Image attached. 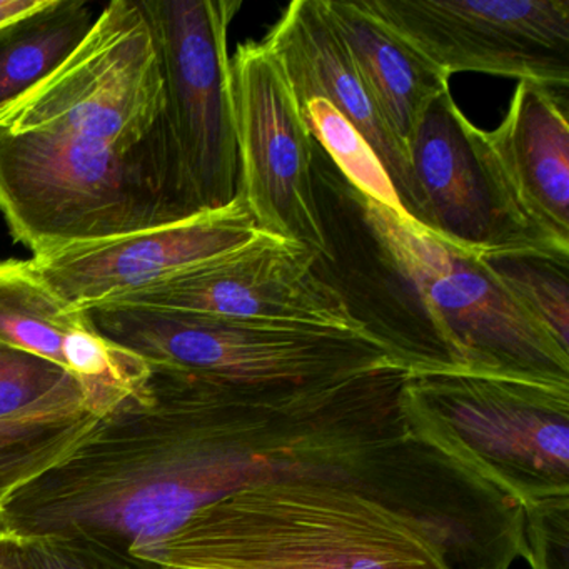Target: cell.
<instances>
[{
	"mask_svg": "<svg viewBox=\"0 0 569 569\" xmlns=\"http://www.w3.org/2000/svg\"><path fill=\"white\" fill-rule=\"evenodd\" d=\"M138 395L0 511L18 541L72 538L121 555L156 545L242 489L356 461L392 436L369 375L238 385L151 365Z\"/></svg>",
	"mask_w": 569,
	"mask_h": 569,
	"instance_id": "6da1fadb",
	"label": "cell"
},
{
	"mask_svg": "<svg viewBox=\"0 0 569 569\" xmlns=\"http://www.w3.org/2000/svg\"><path fill=\"white\" fill-rule=\"evenodd\" d=\"M129 556L159 569H509L526 558L525 511L408 435L211 502Z\"/></svg>",
	"mask_w": 569,
	"mask_h": 569,
	"instance_id": "7a4b0ae2",
	"label": "cell"
},
{
	"mask_svg": "<svg viewBox=\"0 0 569 569\" xmlns=\"http://www.w3.org/2000/svg\"><path fill=\"white\" fill-rule=\"evenodd\" d=\"M315 191L326 244L316 271L395 365L569 385V351L478 254L359 191L316 142Z\"/></svg>",
	"mask_w": 569,
	"mask_h": 569,
	"instance_id": "3957f363",
	"label": "cell"
},
{
	"mask_svg": "<svg viewBox=\"0 0 569 569\" xmlns=\"http://www.w3.org/2000/svg\"><path fill=\"white\" fill-rule=\"evenodd\" d=\"M196 214L162 119L128 151L59 132L0 128V216L34 256Z\"/></svg>",
	"mask_w": 569,
	"mask_h": 569,
	"instance_id": "277c9868",
	"label": "cell"
},
{
	"mask_svg": "<svg viewBox=\"0 0 569 569\" xmlns=\"http://www.w3.org/2000/svg\"><path fill=\"white\" fill-rule=\"evenodd\" d=\"M401 408L411 435L522 508L569 496V385L478 372H408Z\"/></svg>",
	"mask_w": 569,
	"mask_h": 569,
	"instance_id": "5b68a950",
	"label": "cell"
},
{
	"mask_svg": "<svg viewBox=\"0 0 569 569\" xmlns=\"http://www.w3.org/2000/svg\"><path fill=\"white\" fill-rule=\"evenodd\" d=\"M84 312L101 335L149 365L238 385H328L398 366L362 332L139 306L101 305Z\"/></svg>",
	"mask_w": 569,
	"mask_h": 569,
	"instance_id": "8992f818",
	"label": "cell"
},
{
	"mask_svg": "<svg viewBox=\"0 0 569 569\" xmlns=\"http://www.w3.org/2000/svg\"><path fill=\"white\" fill-rule=\"evenodd\" d=\"M166 109L161 59L136 0H114L41 82L0 111V128L46 131L136 148Z\"/></svg>",
	"mask_w": 569,
	"mask_h": 569,
	"instance_id": "52a82bcc",
	"label": "cell"
},
{
	"mask_svg": "<svg viewBox=\"0 0 569 569\" xmlns=\"http://www.w3.org/2000/svg\"><path fill=\"white\" fill-rule=\"evenodd\" d=\"M166 84L162 126L198 212L239 198V152L228 34L238 0H139Z\"/></svg>",
	"mask_w": 569,
	"mask_h": 569,
	"instance_id": "ba28073f",
	"label": "cell"
},
{
	"mask_svg": "<svg viewBox=\"0 0 569 569\" xmlns=\"http://www.w3.org/2000/svg\"><path fill=\"white\" fill-rule=\"evenodd\" d=\"M442 74L569 86V0H365Z\"/></svg>",
	"mask_w": 569,
	"mask_h": 569,
	"instance_id": "9c48e42d",
	"label": "cell"
},
{
	"mask_svg": "<svg viewBox=\"0 0 569 569\" xmlns=\"http://www.w3.org/2000/svg\"><path fill=\"white\" fill-rule=\"evenodd\" d=\"M239 198L262 232L325 252L315 191V141L281 62L264 42L229 59Z\"/></svg>",
	"mask_w": 569,
	"mask_h": 569,
	"instance_id": "30bf717a",
	"label": "cell"
},
{
	"mask_svg": "<svg viewBox=\"0 0 569 569\" xmlns=\"http://www.w3.org/2000/svg\"><path fill=\"white\" fill-rule=\"evenodd\" d=\"M316 261L306 246L261 231L239 248L102 305L362 332Z\"/></svg>",
	"mask_w": 569,
	"mask_h": 569,
	"instance_id": "8fae6325",
	"label": "cell"
},
{
	"mask_svg": "<svg viewBox=\"0 0 569 569\" xmlns=\"http://www.w3.org/2000/svg\"><path fill=\"white\" fill-rule=\"evenodd\" d=\"M408 158L425 211L422 228L478 256L556 248L522 221L486 131L462 114L449 89L419 119Z\"/></svg>",
	"mask_w": 569,
	"mask_h": 569,
	"instance_id": "7c38bea8",
	"label": "cell"
},
{
	"mask_svg": "<svg viewBox=\"0 0 569 569\" xmlns=\"http://www.w3.org/2000/svg\"><path fill=\"white\" fill-rule=\"evenodd\" d=\"M259 232L248 206L238 198L228 208L171 224L34 256L31 264L66 308L88 311L224 254Z\"/></svg>",
	"mask_w": 569,
	"mask_h": 569,
	"instance_id": "4fadbf2b",
	"label": "cell"
},
{
	"mask_svg": "<svg viewBox=\"0 0 569 569\" xmlns=\"http://www.w3.org/2000/svg\"><path fill=\"white\" fill-rule=\"evenodd\" d=\"M266 48L281 62L296 99H326L371 146L402 212L422 226L425 211L408 154L379 114L325 0H295L269 31Z\"/></svg>",
	"mask_w": 569,
	"mask_h": 569,
	"instance_id": "5bb4252c",
	"label": "cell"
},
{
	"mask_svg": "<svg viewBox=\"0 0 569 569\" xmlns=\"http://www.w3.org/2000/svg\"><path fill=\"white\" fill-rule=\"evenodd\" d=\"M519 216L541 241L569 251L568 102L519 81L508 112L486 132Z\"/></svg>",
	"mask_w": 569,
	"mask_h": 569,
	"instance_id": "9a60e30c",
	"label": "cell"
},
{
	"mask_svg": "<svg viewBox=\"0 0 569 569\" xmlns=\"http://www.w3.org/2000/svg\"><path fill=\"white\" fill-rule=\"evenodd\" d=\"M362 82L396 141L408 142L432 101L449 89V78L409 48L365 0H325Z\"/></svg>",
	"mask_w": 569,
	"mask_h": 569,
	"instance_id": "2e32d148",
	"label": "cell"
},
{
	"mask_svg": "<svg viewBox=\"0 0 569 569\" xmlns=\"http://www.w3.org/2000/svg\"><path fill=\"white\" fill-rule=\"evenodd\" d=\"M99 421L82 406L78 385L0 418V511L19 489L76 451Z\"/></svg>",
	"mask_w": 569,
	"mask_h": 569,
	"instance_id": "e0dca14e",
	"label": "cell"
},
{
	"mask_svg": "<svg viewBox=\"0 0 569 569\" xmlns=\"http://www.w3.org/2000/svg\"><path fill=\"white\" fill-rule=\"evenodd\" d=\"M81 0H46L38 11L0 28V111L54 71L91 29Z\"/></svg>",
	"mask_w": 569,
	"mask_h": 569,
	"instance_id": "ac0fdd59",
	"label": "cell"
},
{
	"mask_svg": "<svg viewBox=\"0 0 569 569\" xmlns=\"http://www.w3.org/2000/svg\"><path fill=\"white\" fill-rule=\"evenodd\" d=\"M82 311L66 308L31 259L0 261V342L64 369L62 342ZM66 371V369H64Z\"/></svg>",
	"mask_w": 569,
	"mask_h": 569,
	"instance_id": "d6986e66",
	"label": "cell"
},
{
	"mask_svg": "<svg viewBox=\"0 0 569 569\" xmlns=\"http://www.w3.org/2000/svg\"><path fill=\"white\" fill-rule=\"evenodd\" d=\"M62 358L66 371L78 382L82 406L98 419L138 395L152 371L141 356L101 335L84 311L66 335Z\"/></svg>",
	"mask_w": 569,
	"mask_h": 569,
	"instance_id": "ffe728a7",
	"label": "cell"
},
{
	"mask_svg": "<svg viewBox=\"0 0 569 569\" xmlns=\"http://www.w3.org/2000/svg\"><path fill=\"white\" fill-rule=\"evenodd\" d=\"M479 258L519 308L569 351V251L528 248Z\"/></svg>",
	"mask_w": 569,
	"mask_h": 569,
	"instance_id": "44dd1931",
	"label": "cell"
},
{
	"mask_svg": "<svg viewBox=\"0 0 569 569\" xmlns=\"http://www.w3.org/2000/svg\"><path fill=\"white\" fill-rule=\"evenodd\" d=\"M296 102L312 141L321 146L345 178L369 198L405 214L385 168L361 132L326 99L311 96Z\"/></svg>",
	"mask_w": 569,
	"mask_h": 569,
	"instance_id": "7402d4cb",
	"label": "cell"
},
{
	"mask_svg": "<svg viewBox=\"0 0 569 569\" xmlns=\"http://www.w3.org/2000/svg\"><path fill=\"white\" fill-rule=\"evenodd\" d=\"M78 385L64 369L0 342V418Z\"/></svg>",
	"mask_w": 569,
	"mask_h": 569,
	"instance_id": "603a6c76",
	"label": "cell"
},
{
	"mask_svg": "<svg viewBox=\"0 0 569 569\" xmlns=\"http://www.w3.org/2000/svg\"><path fill=\"white\" fill-rule=\"evenodd\" d=\"M522 511L529 568L569 569V496L545 499Z\"/></svg>",
	"mask_w": 569,
	"mask_h": 569,
	"instance_id": "cb8c5ba5",
	"label": "cell"
},
{
	"mask_svg": "<svg viewBox=\"0 0 569 569\" xmlns=\"http://www.w3.org/2000/svg\"><path fill=\"white\" fill-rule=\"evenodd\" d=\"M19 545L29 569H159L82 539L48 536L24 539Z\"/></svg>",
	"mask_w": 569,
	"mask_h": 569,
	"instance_id": "d4e9b609",
	"label": "cell"
},
{
	"mask_svg": "<svg viewBox=\"0 0 569 569\" xmlns=\"http://www.w3.org/2000/svg\"><path fill=\"white\" fill-rule=\"evenodd\" d=\"M46 0H0V28L38 11Z\"/></svg>",
	"mask_w": 569,
	"mask_h": 569,
	"instance_id": "484cf974",
	"label": "cell"
},
{
	"mask_svg": "<svg viewBox=\"0 0 569 569\" xmlns=\"http://www.w3.org/2000/svg\"><path fill=\"white\" fill-rule=\"evenodd\" d=\"M0 569H29L21 545L11 536L0 541Z\"/></svg>",
	"mask_w": 569,
	"mask_h": 569,
	"instance_id": "4316f807",
	"label": "cell"
},
{
	"mask_svg": "<svg viewBox=\"0 0 569 569\" xmlns=\"http://www.w3.org/2000/svg\"><path fill=\"white\" fill-rule=\"evenodd\" d=\"M6 538H9V535H8V532H6V529L2 528V525H0V541H2V539H6Z\"/></svg>",
	"mask_w": 569,
	"mask_h": 569,
	"instance_id": "83f0119b",
	"label": "cell"
}]
</instances>
